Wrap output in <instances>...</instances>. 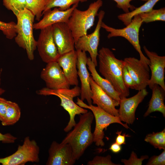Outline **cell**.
<instances>
[{
  "instance_id": "5",
  "label": "cell",
  "mask_w": 165,
  "mask_h": 165,
  "mask_svg": "<svg viewBox=\"0 0 165 165\" xmlns=\"http://www.w3.org/2000/svg\"><path fill=\"white\" fill-rule=\"evenodd\" d=\"M102 5V0H97L91 3L86 10L82 11L77 8L74 9L67 24L75 43L80 37L87 34L88 30L93 26L98 11Z\"/></svg>"
},
{
  "instance_id": "1",
  "label": "cell",
  "mask_w": 165,
  "mask_h": 165,
  "mask_svg": "<svg viewBox=\"0 0 165 165\" xmlns=\"http://www.w3.org/2000/svg\"><path fill=\"white\" fill-rule=\"evenodd\" d=\"M97 56L101 75L111 83L119 94L120 99L128 96L129 89L125 85L123 79V60L117 59L112 51L105 47L100 50Z\"/></svg>"
},
{
  "instance_id": "18",
  "label": "cell",
  "mask_w": 165,
  "mask_h": 165,
  "mask_svg": "<svg viewBox=\"0 0 165 165\" xmlns=\"http://www.w3.org/2000/svg\"><path fill=\"white\" fill-rule=\"evenodd\" d=\"M76 50L77 53L78 75L81 82L80 99L83 101L86 100L88 105H92V93L89 80L90 75L86 67L88 57L86 52L79 50Z\"/></svg>"
},
{
  "instance_id": "32",
  "label": "cell",
  "mask_w": 165,
  "mask_h": 165,
  "mask_svg": "<svg viewBox=\"0 0 165 165\" xmlns=\"http://www.w3.org/2000/svg\"><path fill=\"white\" fill-rule=\"evenodd\" d=\"M147 155L142 156L141 158L138 157L136 154L133 151L131 152L128 159H122L121 162L125 165H141L144 160L148 159Z\"/></svg>"
},
{
  "instance_id": "24",
  "label": "cell",
  "mask_w": 165,
  "mask_h": 165,
  "mask_svg": "<svg viewBox=\"0 0 165 165\" xmlns=\"http://www.w3.org/2000/svg\"><path fill=\"white\" fill-rule=\"evenodd\" d=\"M20 116V109L18 104L8 101L6 112L1 123L3 126L13 125L19 120Z\"/></svg>"
},
{
  "instance_id": "31",
  "label": "cell",
  "mask_w": 165,
  "mask_h": 165,
  "mask_svg": "<svg viewBox=\"0 0 165 165\" xmlns=\"http://www.w3.org/2000/svg\"><path fill=\"white\" fill-rule=\"evenodd\" d=\"M87 165H119L120 164H116L111 160V156L108 155L106 156H96L92 160L89 161Z\"/></svg>"
},
{
  "instance_id": "40",
  "label": "cell",
  "mask_w": 165,
  "mask_h": 165,
  "mask_svg": "<svg viewBox=\"0 0 165 165\" xmlns=\"http://www.w3.org/2000/svg\"><path fill=\"white\" fill-rule=\"evenodd\" d=\"M2 68L0 69V95H2L3 93H4L5 91V90L4 89L0 87L1 83V76L2 73Z\"/></svg>"
},
{
  "instance_id": "29",
  "label": "cell",
  "mask_w": 165,
  "mask_h": 165,
  "mask_svg": "<svg viewBox=\"0 0 165 165\" xmlns=\"http://www.w3.org/2000/svg\"><path fill=\"white\" fill-rule=\"evenodd\" d=\"M2 2L5 7L11 11L16 16L26 8L25 0H2Z\"/></svg>"
},
{
  "instance_id": "21",
  "label": "cell",
  "mask_w": 165,
  "mask_h": 165,
  "mask_svg": "<svg viewBox=\"0 0 165 165\" xmlns=\"http://www.w3.org/2000/svg\"><path fill=\"white\" fill-rule=\"evenodd\" d=\"M151 89L152 92L151 98L149 102L148 108L144 115V117H147L153 112H159L162 113L165 117L164 100L165 90L156 84H154Z\"/></svg>"
},
{
  "instance_id": "26",
  "label": "cell",
  "mask_w": 165,
  "mask_h": 165,
  "mask_svg": "<svg viewBox=\"0 0 165 165\" xmlns=\"http://www.w3.org/2000/svg\"><path fill=\"white\" fill-rule=\"evenodd\" d=\"M144 141L149 143L156 148L165 150V129L162 131L153 132L145 136Z\"/></svg>"
},
{
  "instance_id": "2",
  "label": "cell",
  "mask_w": 165,
  "mask_h": 165,
  "mask_svg": "<svg viewBox=\"0 0 165 165\" xmlns=\"http://www.w3.org/2000/svg\"><path fill=\"white\" fill-rule=\"evenodd\" d=\"M94 118V115L91 112L79 115V122L61 142L71 146L76 160L80 158L87 148L94 142L91 125Z\"/></svg>"
},
{
  "instance_id": "3",
  "label": "cell",
  "mask_w": 165,
  "mask_h": 165,
  "mask_svg": "<svg viewBox=\"0 0 165 165\" xmlns=\"http://www.w3.org/2000/svg\"><path fill=\"white\" fill-rule=\"evenodd\" d=\"M16 16L17 22L15 41L19 47L26 50L28 59L33 60L34 58V52L37 48V41L33 34L35 16L26 8L21 10Z\"/></svg>"
},
{
  "instance_id": "37",
  "label": "cell",
  "mask_w": 165,
  "mask_h": 165,
  "mask_svg": "<svg viewBox=\"0 0 165 165\" xmlns=\"http://www.w3.org/2000/svg\"><path fill=\"white\" fill-rule=\"evenodd\" d=\"M17 138L9 133L3 134L0 132V141L3 143H13L16 140Z\"/></svg>"
},
{
  "instance_id": "13",
  "label": "cell",
  "mask_w": 165,
  "mask_h": 165,
  "mask_svg": "<svg viewBox=\"0 0 165 165\" xmlns=\"http://www.w3.org/2000/svg\"><path fill=\"white\" fill-rule=\"evenodd\" d=\"M123 61L135 83V90L139 91L146 88L150 78L149 68L134 57L125 58Z\"/></svg>"
},
{
  "instance_id": "35",
  "label": "cell",
  "mask_w": 165,
  "mask_h": 165,
  "mask_svg": "<svg viewBox=\"0 0 165 165\" xmlns=\"http://www.w3.org/2000/svg\"><path fill=\"white\" fill-rule=\"evenodd\" d=\"M147 165H165V150L158 156H153L149 159Z\"/></svg>"
},
{
  "instance_id": "27",
  "label": "cell",
  "mask_w": 165,
  "mask_h": 165,
  "mask_svg": "<svg viewBox=\"0 0 165 165\" xmlns=\"http://www.w3.org/2000/svg\"><path fill=\"white\" fill-rule=\"evenodd\" d=\"M87 0H48L45 9L43 13L47 10L55 7L58 8L60 10H65L70 8L72 6L79 2H86Z\"/></svg>"
},
{
  "instance_id": "39",
  "label": "cell",
  "mask_w": 165,
  "mask_h": 165,
  "mask_svg": "<svg viewBox=\"0 0 165 165\" xmlns=\"http://www.w3.org/2000/svg\"><path fill=\"white\" fill-rule=\"evenodd\" d=\"M109 149L113 153H118L121 150L122 147L121 145L115 142L111 145Z\"/></svg>"
},
{
  "instance_id": "23",
  "label": "cell",
  "mask_w": 165,
  "mask_h": 165,
  "mask_svg": "<svg viewBox=\"0 0 165 165\" xmlns=\"http://www.w3.org/2000/svg\"><path fill=\"white\" fill-rule=\"evenodd\" d=\"M160 0H148L143 5L127 13L119 15L118 19L127 26L131 22L133 17L142 13L148 12L153 9L155 5Z\"/></svg>"
},
{
  "instance_id": "33",
  "label": "cell",
  "mask_w": 165,
  "mask_h": 165,
  "mask_svg": "<svg viewBox=\"0 0 165 165\" xmlns=\"http://www.w3.org/2000/svg\"><path fill=\"white\" fill-rule=\"evenodd\" d=\"M122 76L124 83L129 89H135V84L126 67L124 65L122 70Z\"/></svg>"
},
{
  "instance_id": "30",
  "label": "cell",
  "mask_w": 165,
  "mask_h": 165,
  "mask_svg": "<svg viewBox=\"0 0 165 165\" xmlns=\"http://www.w3.org/2000/svg\"><path fill=\"white\" fill-rule=\"evenodd\" d=\"M16 23L13 21L6 23L0 20V30L8 39H11L16 35Z\"/></svg>"
},
{
  "instance_id": "22",
  "label": "cell",
  "mask_w": 165,
  "mask_h": 165,
  "mask_svg": "<svg viewBox=\"0 0 165 165\" xmlns=\"http://www.w3.org/2000/svg\"><path fill=\"white\" fill-rule=\"evenodd\" d=\"M87 65L93 80L112 99L119 102L121 99L119 94L109 81L99 75L90 57L88 58Z\"/></svg>"
},
{
  "instance_id": "4",
  "label": "cell",
  "mask_w": 165,
  "mask_h": 165,
  "mask_svg": "<svg viewBox=\"0 0 165 165\" xmlns=\"http://www.w3.org/2000/svg\"><path fill=\"white\" fill-rule=\"evenodd\" d=\"M36 93L41 95H54L60 99V105L68 112L70 116L69 121L64 129L65 132L70 131L76 124L75 119L76 115L88 112V110L80 107L73 101L74 97L80 95V88L78 86H75L71 89L62 88L53 90L44 87L38 90Z\"/></svg>"
},
{
  "instance_id": "34",
  "label": "cell",
  "mask_w": 165,
  "mask_h": 165,
  "mask_svg": "<svg viewBox=\"0 0 165 165\" xmlns=\"http://www.w3.org/2000/svg\"><path fill=\"white\" fill-rule=\"evenodd\" d=\"M116 3L117 6L119 9H122L125 13L130 12V9L132 11L136 7L131 5L130 2L133 0H113ZM146 2L148 0H139Z\"/></svg>"
},
{
  "instance_id": "9",
  "label": "cell",
  "mask_w": 165,
  "mask_h": 165,
  "mask_svg": "<svg viewBox=\"0 0 165 165\" xmlns=\"http://www.w3.org/2000/svg\"><path fill=\"white\" fill-rule=\"evenodd\" d=\"M105 13L101 10L98 13V20L94 31L80 37L75 44L76 50L88 52L92 61L96 67L97 66V57L98 54V48L100 40V30Z\"/></svg>"
},
{
  "instance_id": "16",
  "label": "cell",
  "mask_w": 165,
  "mask_h": 165,
  "mask_svg": "<svg viewBox=\"0 0 165 165\" xmlns=\"http://www.w3.org/2000/svg\"><path fill=\"white\" fill-rule=\"evenodd\" d=\"M143 48L150 61L148 66L151 76L148 86L151 89L154 84H158L165 90V56H159L156 53L149 51L145 46Z\"/></svg>"
},
{
  "instance_id": "17",
  "label": "cell",
  "mask_w": 165,
  "mask_h": 165,
  "mask_svg": "<svg viewBox=\"0 0 165 165\" xmlns=\"http://www.w3.org/2000/svg\"><path fill=\"white\" fill-rule=\"evenodd\" d=\"M91 89L92 103L114 116L119 117L118 106L119 102L114 100L106 93L93 80L91 76L89 78Z\"/></svg>"
},
{
  "instance_id": "15",
  "label": "cell",
  "mask_w": 165,
  "mask_h": 165,
  "mask_svg": "<svg viewBox=\"0 0 165 165\" xmlns=\"http://www.w3.org/2000/svg\"><path fill=\"white\" fill-rule=\"evenodd\" d=\"M54 41L60 55L75 50V40L67 24L58 23L52 25Z\"/></svg>"
},
{
  "instance_id": "14",
  "label": "cell",
  "mask_w": 165,
  "mask_h": 165,
  "mask_svg": "<svg viewBox=\"0 0 165 165\" xmlns=\"http://www.w3.org/2000/svg\"><path fill=\"white\" fill-rule=\"evenodd\" d=\"M46 165H73L76 161L72 148L68 144L53 141L49 149Z\"/></svg>"
},
{
  "instance_id": "10",
  "label": "cell",
  "mask_w": 165,
  "mask_h": 165,
  "mask_svg": "<svg viewBox=\"0 0 165 165\" xmlns=\"http://www.w3.org/2000/svg\"><path fill=\"white\" fill-rule=\"evenodd\" d=\"M37 48L43 62L48 63L57 61L60 55L53 39L52 25L41 30Z\"/></svg>"
},
{
  "instance_id": "38",
  "label": "cell",
  "mask_w": 165,
  "mask_h": 165,
  "mask_svg": "<svg viewBox=\"0 0 165 165\" xmlns=\"http://www.w3.org/2000/svg\"><path fill=\"white\" fill-rule=\"evenodd\" d=\"M122 132V130L119 131H117L116 132V134L118 135L116 138L115 142L120 145L125 144L126 137H129L130 136L129 134H126L125 133L121 134Z\"/></svg>"
},
{
  "instance_id": "28",
  "label": "cell",
  "mask_w": 165,
  "mask_h": 165,
  "mask_svg": "<svg viewBox=\"0 0 165 165\" xmlns=\"http://www.w3.org/2000/svg\"><path fill=\"white\" fill-rule=\"evenodd\" d=\"M143 22L148 23L155 21H165V8L152 9L150 11L139 15Z\"/></svg>"
},
{
  "instance_id": "7",
  "label": "cell",
  "mask_w": 165,
  "mask_h": 165,
  "mask_svg": "<svg viewBox=\"0 0 165 165\" xmlns=\"http://www.w3.org/2000/svg\"><path fill=\"white\" fill-rule=\"evenodd\" d=\"M76 104L82 108L90 109L94 115L96 122L93 133L94 142L97 146H104L105 143L103 140L105 136L104 130L111 124L118 123L127 129H130L127 124L122 122L119 117L111 115L97 106L92 104L87 105L78 97Z\"/></svg>"
},
{
  "instance_id": "8",
  "label": "cell",
  "mask_w": 165,
  "mask_h": 165,
  "mask_svg": "<svg viewBox=\"0 0 165 165\" xmlns=\"http://www.w3.org/2000/svg\"><path fill=\"white\" fill-rule=\"evenodd\" d=\"M39 148L36 141L26 137L23 144L19 145L17 150L12 155L0 158L2 165H24L28 162L38 163L39 161Z\"/></svg>"
},
{
  "instance_id": "19",
  "label": "cell",
  "mask_w": 165,
  "mask_h": 165,
  "mask_svg": "<svg viewBox=\"0 0 165 165\" xmlns=\"http://www.w3.org/2000/svg\"><path fill=\"white\" fill-rule=\"evenodd\" d=\"M79 3L75 4L69 9L65 10H60L55 7L44 12L43 18L36 23L34 24L33 28L35 30H41L46 27L58 23H67L74 9L78 7Z\"/></svg>"
},
{
  "instance_id": "25",
  "label": "cell",
  "mask_w": 165,
  "mask_h": 165,
  "mask_svg": "<svg viewBox=\"0 0 165 165\" xmlns=\"http://www.w3.org/2000/svg\"><path fill=\"white\" fill-rule=\"evenodd\" d=\"M26 8L34 15L36 20L39 21L43 15L42 13L48 0H25Z\"/></svg>"
},
{
  "instance_id": "20",
  "label": "cell",
  "mask_w": 165,
  "mask_h": 165,
  "mask_svg": "<svg viewBox=\"0 0 165 165\" xmlns=\"http://www.w3.org/2000/svg\"><path fill=\"white\" fill-rule=\"evenodd\" d=\"M77 60V52L74 50L60 55L57 61L70 86L79 85Z\"/></svg>"
},
{
  "instance_id": "6",
  "label": "cell",
  "mask_w": 165,
  "mask_h": 165,
  "mask_svg": "<svg viewBox=\"0 0 165 165\" xmlns=\"http://www.w3.org/2000/svg\"><path fill=\"white\" fill-rule=\"evenodd\" d=\"M143 23L141 17L138 15L134 16L131 22L123 28H114L107 25L103 22L101 24V28L109 33L107 36L108 38L122 37L127 39L139 53L140 60L145 66L149 67L150 61L143 53L139 41V32Z\"/></svg>"
},
{
  "instance_id": "12",
  "label": "cell",
  "mask_w": 165,
  "mask_h": 165,
  "mask_svg": "<svg viewBox=\"0 0 165 165\" xmlns=\"http://www.w3.org/2000/svg\"><path fill=\"white\" fill-rule=\"evenodd\" d=\"M148 94L146 88L139 90L135 95L130 98L121 99L118 110L119 117L121 121L127 124H132L135 119V113L139 105Z\"/></svg>"
},
{
  "instance_id": "11",
  "label": "cell",
  "mask_w": 165,
  "mask_h": 165,
  "mask_svg": "<svg viewBox=\"0 0 165 165\" xmlns=\"http://www.w3.org/2000/svg\"><path fill=\"white\" fill-rule=\"evenodd\" d=\"M47 64L40 74L46 87L53 90L70 88V85L57 62L53 61Z\"/></svg>"
},
{
  "instance_id": "36",
  "label": "cell",
  "mask_w": 165,
  "mask_h": 165,
  "mask_svg": "<svg viewBox=\"0 0 165 165\" xmlns=\"http://www.w3.org/2000/svg\"><path fill=\"white\" fill-rule=\"evenodd\" d=\"M8 100L0 97V121L4 119L6 112Z\"/></svg>"
}]
</instances>
